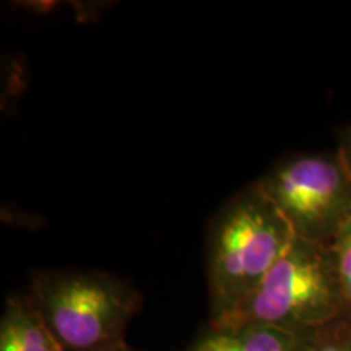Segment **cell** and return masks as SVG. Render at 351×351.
<instances>
[{
	"label": "cell",
	"instance_id": "1",
	"mask_svg": "<svg viewBox=\"0 0 351 351\" xmlns=\"http://www.w3.org/2000/svg\"><path fill=\"white\" fill-rule=\"evenodd\" d=\"M343 307L332 247L295 239L239 304L213 319V330L270 326L311 333L339 319Z\"/></svg>",
	"mask_w": 351,
	"mask_h": 351
},
{
	"label": "cell",
	"instance_id": "2",
	"mask_svg": "<svg viewBox=\"0 0 351 351\" xmlns=\"http://www.w3.org/2000/svg\"><path fill=\"white\" fill-rule=\"evenodd\" d=\"M296 236L261 187L245 189L213 226L208 285L213 319L239 304L291 247Z\"/></svg>",
	"mask_w": 351,
	"mask_h": 351
},
{
	"label": "cell",
	"instance_id": "3",
	"mask_svg": "<svg viewBox=\"0 0 351 351\" xmlns=\"http://www.w3.org/2000/svg\"><path fill=\"white\" fill-rule=\"evenodd\" d=\"M36 306L57 340L70 351H111L121 345L134 300L124 285L103 274L43 275Z\"/></svg>",
	"mask_w": 351,
	"mask_h": 351
},
{
	"label": "cell",
	"instance_id": "4",
	"mask_svg": "<svg viewBox=\"0 0 351 351\" xmlns=\"http://www.w3.org/2000/svg\"><path fill=\"white\" fill-rule=\"evenodd\" d=\"M296 239L332 247L351 223V166L339 155L298 156L257 182Z\"/></svg>",
	"mask_w": 351,
	"mask_h": 351
},
{
	"label": "cell",
	"instance_id": "5",
	"mask_svg": "<svg viewBox=\"0 0 351 351\" xmlns=\"http://www.w3.org/2000/svg\"><path fill=\"white\" fill-rule=\"evenodd\" d=\"M189 351H314L311 333H295L270 326L212 330Z\"/></svg>",
	"mask_w": 351,
	"mask_h": 351
},
{
	"label": "cell",
	"instance_id": "6",
	"mask_svg": "<svg viewBox=\"0 0 351 351\" xmlns=\"http://www.w3.org/2000/svg\"><path fill=\"white\" fill-rule=\"evenodd\" d=\"M0 351H67L38 306L12 301L0 324Z\"/></svg>",
	"mask_w": 351,
	"mask_h": 351
},
{
	"label": "cell",
	"instance_id": "7",
	"mask_svg": "<svg viewBox=\"0 0 351 351\" xmlns=\"http://www.w3.org/2000/svg\"><path fill=\"white\" fill-rule=\"evenodd\" d=\"M332 252L343 302L345 306L351 307V223L335 239Z\"/></svg>",
	"mask_w": 351,
	"mask_h": 351
},
{
	"label": "cell",
	"instance_id": "8",
	"mask_svg": "<svg viewBox=\"0 0 351 351\" xmlns=\"http://www.w3.org/2000/svg\"><path fill=\"white\" fill-rule=\"evenodd\" d=\"M337 320L311 332L314 351H351V328Z\"/></svg>",
	"mask_w": 351,
	"mask_h": 351
},
{
	"label": "cell",
	"instance_id": "9",
	"mask_svg": "<svg viewBox=\"0 0 351 351\" xmlns=\"http://www.w3.org/2000/svg\"><path fill=\"white\" fill-rule=\"evenodd\" d=\"M341 153H343V156L346 158V161H348V165L351 166V135L348 138V143H346V147L341 150Z\"/></svg>",
	"mask_w": 351,
	"mask_h": 351
}]
</instances>
